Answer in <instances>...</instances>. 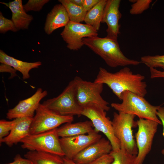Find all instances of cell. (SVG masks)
<instances>
[{
	"instance_id": "2",
	"label": "cell",
	"mask_w": 164,
	"mask_h": 164,
	"mask_svg": "<svg viewBox=\"0 0 164 164\" xmlns=\"http://www.w3.org/2000/svg\"><path fill=\"white\" fill-rule=\"evenodd\" d=\"M84 45L99 56L111 67L139 65L140 61L126 57L121 50L117 40L97 36L84 38Z\"/></svg>"
},
{
	"instance_id": "37",
	"label": "cell",
	"mask_w": 164,
	"mask_h": 164,
	"mask_svg": "<svg viewBox=\"0 0 164 164\" xmlns=\"http://www.w3.org/2000/svg\"><path fill=\"white\" fill-rule=\"evenodd\" d=\"M74 4L78 6L83 7L84 0H70Z\"/></svg>"
},
{
	"instance_id": "4",
	"label": "cell",
	"mask_w": 164,
	"mask_h": 164,
	"mask_svg": "<svg viewBox=\"0 0 164 164\" xmlns=\"http://www.w3.org/2000/svg\"><path fill=\"white\" fill-rule=\"evenodd\" d=\"M135 116L123 113L114 112L112 121L114 135L118 139L120 149L137 155L138 150L133 135L132 128L137 126Z\"/></svg>"
},
{
	"instance_id": "35",
	"label": "cell",
	"mask_w": 164,
	"mask_h": 164,
	"mask_svg": "<svg viewBox=\"0 0 164 164\" xmlns=\"http://www.w3.org/2000/svg\"><path fill=\"white\" fill-rule=\"evenodd\" d=\"M16 71L14 68L8 65L2 63L0 64V71L1 72H6L15 74Z\"/></svg>"
},
{
	"instance_id": "7",
	"label": "cell",
	"mask_w": 164,
	"mask_h": 164,
	"mask_svg": "<svg viewBox=\"0 0 164 164\" xmlns=\"http://www.w3.org/2000/svg\"><path fill=\"white\" fill-rule=\"evenodd\" d=\"M106 111L98 105L89 104L83 107L81 115L90 119L96 131L105 135L112 145L113 151H118L120 149V142L114 135L112 121L107 116Z\"/></svg>"
},
{
	"instance_id": "24",
	"label": "cell",
	"mask_w": 164,
	"mask_h": 164,
	"mask_svg": "<svg viewBox=\"0 0 164 164\" xmlns=\"http://www.w3.org/2000/svg\"><path fill=\"white\" fill-rule=\"evenodd\" d=\"M110 153L113 158L112 164H135L136 155L120 149L116 151L112 150Z\"/></svg>"
},
{
	"instance_id": "23",
	"label": "cell",
	"mask_w": 164,
	"mask_h": 164,
	"mask_svg": "<svg viewBox=\"0 0 164 164\" xmlns=\"http://www.w3.org/2000/svg\"><path fill=\"white\" fill-rule=\"evenodd\" d=\"M58 1L65 9L70 21L77 23L84 21L87 12L83 7L74 4L70 0H59Z\"/></svg>"
},
{
	"instance_id": "13",
	"label": "cell",
	"mask_w": 164,
	"mask_h": 164,
	"mask_svg": "<svg viewBox=\"0 0 164 164\" xmlns=\"http://www.w3.org/2000/svg\"><path fill=\"white\" fill-rule=\"evenodd\" d=\"M46 91L38 88L30 97L20 101L14 108L9 109L6 114L9 119L22 118H33L41 100L47 95Z\"/></svg>"
},
{
	"instance_id": "21",
	"label": "cell",
	"mask_w": 164,
	"mask_h": 164,
	"mask_svg": "<svg viewBox=\"0 0 164 164\" xmlns=\"http://www.w3.org/2000/svg\"><path fill=\"white\" fill-rule=\"evenodd\" d=\"M33 164H63V157L50 153L29 151L24 155Z\"/></svg>"
},
{
	"instance_id": "25",
	"label": "cell",
	"mask_w": 164,
	"mask_h": 164,
	"mask_svg": "<svg viewBox=\"0 0 164 164\" xmlns=\"http://www.w3.org/2000/svg\"><path fill=\"white\" fill-rule=\"evenodd\" d=\"M140 62L149 68L160 67L164 70V55L144 56L141 57Z\"/></svg>"
},
{
	"instance_id": "31",
	"label": "cell",
	"mask_w": 164,
	"mask_h": 164,
	"mask_svg": "<svg viewBox=\"0 0 164 164\" xmlns=\"http://www.w3.org/2000/svg\"><path fill=\"white\" fill-rule=\"evenodd\" d=\"M5 164H33L30 160L26 158H23L19 154L15 155L14 161L9 163Z\"/></svg>"
},
{
	"instance_id": "14",
	"label": "cell",
	"mask_w": 164,
	"mask_h": 164,
	"mask_svg": "<svg viewBox=\"0 0 164 164\" xmlns=\"http://www.w3.org/2000/svg\"><path fill=\"white\" fill-rule=\"evenodd\" d=\"M121 2L120 0H107L101 22L107 26L106 37L115 40H117L120 33L119 21L121 14L119 8Z\"/></svg>"
},
{
	"instance_id": "26",
	"label": "cell",
	"mask_w": 164,
	"mask_h": 164,
	"mask_svg": "<svg viewBox=\"0 0 164 164\" xmlns=\"http://www.w3.org/2000/svg\"><path fill=\"white\" fill-rule=\"evenodd\" d=\"M133 3L131 5L129 12L132 15H136L142 13L148 9L152 2L151 0H130Z\"/></svg>"
},
{
	"instance_id": "16",
	"label": "cell",
	"mask_w": 164,
	"mask_h": 164,
	"mask_svg": "<svg viewBox=\"0 0 164 164\" xmlns=\"http://www.w3.org/2000/svg\"><path fill=\"white\" fill-rule=\"evenodd\" d=\"M69 22L65 8L61 4H56L47 15L44 27L45 32L50 35L56 29L65 27Z\"/></svg>"
},
{
	"instance_id": "9",
	"label": "cell",
	"mask_w": 164,
	"mask_h": 164,
	"mask_svg": "<svg viewBox=\"0 0 164 164\" xmlns=\"http://www.w3.org/2000/svg\"><path fill=\"white\" fill-rule=\"evenodd\" d=\"M75 84L77 102L82 107L89 104H94L102 107L106 111L110 109L109 103L101 95L103 90L102 83L84 80L75 77Z\"/></svg>"
},
{
	"instance_id": "18",
	"label": "cell",
	"mask_w": 164,
	"mask_h": 164,
	"mask_svg": "<svg viewBox=\"0 0 164 164\" xmlns=\"http://www.w3.org/2000/svg\"><path fill=\"white\" fill-rule=\"evenodd\" d=\"M33 118H19L18 122L9 135L0 141L9 147L15 145L29 135L30 128Z\"/></svg>"
},
{
	"instance_id": "10",
	"label": "cell",
	"mask_w": 164,
	"mask_h": 164,
	"mask_svg": "<svg viewBox=\"0 0 164 164\" xmlns=\"http://www.w3.org/2000/svg\"><path fill=\"white\" fill-rule=\"evenodd\" d=\"M136 122L138 130L135 137L138 153L135 162V164H142L151 151L159 123L154 121L141 118H139Z\"/></svg>"
},
{
	"instance_id": "33",
	"label": "cell",
	"mask_w": 164,
	"mask_h": 164,
	"mask_svg": "<svg viewBox=\"0 0 164 164\" xmlns=\"http://www.w3.org/2000/svg\"><path fill=\"white\" fill-rule=\"evenodd\" d=\"M149 69L151 78H164V71H160L153 68H150Z\"/></svg>"
},
{
	"instance_id": "17",
	"label": "cell",
	"mask_w": 164,
	"mask_h": 164,
	"mask_svg": "<svg viewBox=\"0 0 164 164\" xmlns=\"http://www.w3.org/2000/svg\"><path fill=\"white\" fill-rule=\"evenodd\" d=\"M0 3L8 7L12 12V20L18 30L25 29L33 19L32 15L27 14L24 10L22 0H15L9 3Z\"/></svg>"
},
{
	"instance_id": "30",
	"label": "cell",
	"mask_w": 164,
	"mask_h": 164,
	"mask_svg": "<svg viewBox=\"0 0 164 164\" xmlns=\"http://www.w3.org/2000/svg\"><path fill=\"white\" fill-rule=\"evenodd\" d=\"M113 158L110 153L97 159L88 164H112Z\"/></svg>"
},
{
	"instance_id": "19",
	"label": "cell",
	"mask_w": 164,
	"mask_h": 164,
	"mask_svg": "<svg viewBox=\"0 0 164 164\" xmlns=\"http://www.w3.org/2000/svg\"><path fill=\"white\" fill-rule=\"evenodd\" d=\"M0 62L8 65L20 72L22 74L23 80L29 78V72L31 69L37 68L42 64L39 61L28 62L15 59L8 55L2 50H0Z\"/></svg>"
},
{
	"instance_id": "27",
	"label": "cell",
	"mask_w": 164,
	"mask_h": 164,
	"mask_svg": "<svg viewBox=\"0 0 164 164\" xmlns=\"http://www.w3.org/2000/svg\"><path fill=\"white\" fill-rule=\"evenodd\" d=\"M19 120V118L11 121L3 119L0 121V141L9 135Z\"/></svg>"
},
{
	"instance_id": "34",
	"label": "cell",
	"mask_w": 164,
	"mask_h": 164,
	"mask_svg": "<svg viewBox=\"0 0 164 164\" xmlns=\"http://www.w3.org/2000/svg\"><path fill=\"white\" fill-rule=\"evenodd\" d=\"M157 114L163 125V132L162 135L164 137V107L160 106L157 111ZM162 153L164 155V149L162 150Z\"/></svg>"
},
{
	"instance_id": "36",
	"label": "cell",
	"mask_w": 164,
	"mask_h": 164,
	"mask_svg": "<svg viewBox=\"0 0 164 164\" xmlns=\"http://www.w3.org/2000/svg\"><path fill=\"white\" fill-rule=\"evenodd\" d=\"M63 164H77L73 160L68 159L65 156L63 157Z\"/></svg>"
},
{
	"instance_id": "8",
	"label": "cell",
	"mask_w": 164,
	"mask_h": 164,
	"mask_svg": "<svg viewBox=\"0 0 164 164\" xmlns=\"http://www.w3.org/2000/svg\"><path fill=\"white\" fill-rule=\"evenodd\" d=\"M73 120V116L59 115L40 104L32 118L29 135L49 131L57 128L62 124L71 123Z\"/></svg>"
},
{
	"instance_id": "5",
	"label": "cell",
	"mask_w": 164,
	"mask_h": 164,
	"mask_svg": "<svg viewBox=\"0 0 164 164\" xmlns=\"http://www.w3.org/2000/svg\"><path fill=\"white\" fill-rule=\"evenodd\" d=\"M42 104L54 112L63 116L80 115L83 107L78 103L73 80L70 81L57 97L44 101Z\"/></svg>"
},
{
	"instance_id": "6",
	"label": "cell",
	"mask_w": 164,
	"mask_h": 164,
	"mask_svg": "<svg viewBox=\"0 0 164 164\" xmlns=\"http://www.w3.org/2000/svg\"><path fill=\"white\" fill-rule=\"evenodd\" d=\"M57 129L29 135L21 141V147L29 151L47 152L64 157Z\"/></svg>"
},
{
	"instance_id": "3",
	"label": "cell",
	"mask_w": 164,
	"mask_h": 164,
	"mask_svg": "<svg viewBox=\"0 0 164 164\" xmlns=\"http://www.w3.org/2000/svg\"><path fill=\"white\" fill-rule=\"evenodd\" d=\"M121 100L120 103L111 104V107L119 113L134 115L139 118L150 120L162 124L157 114L160 106L152 105L144 97L128 91L122 93Z\"/></svg>"
},
{
	"instance_id": "11",
	"label": "cell",
	"mask_w": 164,
	"mask_h": 164,
	"mask_svg": "<svg viewBox=\"0 0 164 164\" xmlns=\"http://www.w3.org/2000/svg\"><path fill=\"white\" fill-rule=\"evenodd\" d=\"M62 38L70 50H77L84 44L83 38L98 35L97 31L86 24L70 21L60 34Z\"/></svg>"
},
{
	"instance_id": "1",
	"label": "cell",
	"mask_w": 164,
	"mask_h": 164,
	"mask_svg": "<svg viewBox=\"0 0 164 164\" xmlns=\"http://www.w3.org/2000/svg\"><path fill=\"white\" fill-rule=\"evenodd\" d=\"M145 78V77L140 74L133 73L128 67L114 73L100 67L94 81L107 85L121 100L122 93L126 91L144 97L147 93V84L143 81Z\"/></svg>"
},
{
	"instance_id": "12",
	"label": "cell",
	"mask_w": 164,
	"mask_h": 164,
	"mask_svg": "<svg viewBox=\"0 0 164 164\" xmlns=\"http://www.w3.org/2000/svg\"><path fill=\"white\" fill-rule=\"evenodd\" d=\"M101 137L94 130L87 134L60 138V141L64 156L72 160L80 152Z\"/></svg>"
},
{
	"instance_id": "22",
	"label": "cell",
	"mask_w": 164,
	"mask_h": 164,
	"mask_svg": "<svg viewBox=\"0 0 164 164\" xmlns=\"http://www.w3.org/2000/svg\"><path fill=\"white\" fill-rule=\"evenodd\" d=\"M107 0H100L98 3L87 12L84 20L85 24L91 26L97 31L99 30L104 10Z\"/></svg>"
},
{
	"instance_id": "28",
	"label": "cell",
	"mask_w": 164,
	"mask_h": 164,
	"mask_svg": "<svg viewBox=\"0 0 164 164\" xmlns=\"http://www.w3.org/2000/svg\"><path fill=\"white\" fill-rule=\"evenodd\" d=\"M49 1V0H29L23 5V7L26 12L30 11L38 12Z\"/></svg>"
},
{
	"instance_id": "20",
	"label": "cell",
	"mask_w": 164,
	"mask_h": 164,
	"mask_svg": "<svg viewBox=\"0 0 164 164\" xmlns=\"http://www.w3.org/2000/svg\"><path fill=\"white\" fill-rule=\"evenodd\" d=\"M91 121H86L76 123H68L57 128L58 135L60 138L71 137L85 134L94 130Z\"/></svg>"
},
{
	"instance_id": "15",
	"label": "cell",
	"mask_w": 164,
	"mask_h": 164,
	"mask_svg": "<svg viewBox=\"0 0 164 164\" xmlns=\"http://www.w3.org/2000/svg\"><path fill=\"white\" fill-rule=\"evenodd\" d=\"M112 150L110 141L101 138L77 155L72 159L77 164H88Z\"/></svg>"
},
{
	"instance_id": "32",
	"label": "cell",
	"mask_w": 164,
	"mask_h": 164,
	"mask_svg": "<svg viewBox=\"0 0 164 164\" xmlns=\"http://www.w3.org/2000/svg\"><path fill=\"white\" fill-rule=\"evenodd\" d=\"M100 0H84L83 7L87 12L99 2Z\"/></svg>"
},
{
	"instance_id": "29",
	"label": "cell",
	"mask_w": 164,
	"mask_h": 164,
	"mask_svg": "<svg viewBox=\"0 0 164 164\" xmlns=\"http://www.w3.org/2000/svg\"><path fill=\"white\" fill-rule=\"evenodd\" d=\"M9 31L16 32L18 30L15 27L12 20L5 18L0 12V32L4 33Z\"/></svg>"
}]
</instances>
